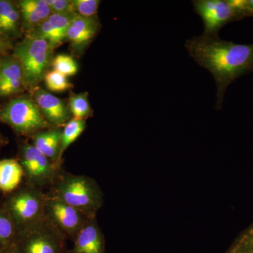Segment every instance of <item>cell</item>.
Returning <instances> with one entry per match:
<instances>
[{
  "label": "cell",
  "instance_id": "cell-1",
  "mask_svg": "<svg viewBox=\"0 0 253 253\" xmlns=\"http://www.w3.org/2000/svg\"><path fill=\"white\" fill-rule=\"evenodd\" d=\"M191 57L212 74L217 85L215 109L221 110L228 86L253 72V44H236L218 37L202 35L185 43Z\"/></svg>",
  "mask_w": 253,
  "mask_h": 253
},
{
  "label": "cell",
  "instance_id": "cell-2",
  "mask_svg": "<svg viewBox=\"0 0 253 253\" xmlns=\"http://www.w3.org/2000/svg\"><path fill=\"white\" fill-rule=\"evenodd\" d=\"M47 194L91 218L96 217L104 201V193L94 179L62 171Z\"/></svg>",
  "mask_w": 253,
  "mask_h": 253
},
{
  "label": "cell",
  "instance_id": "cell-3",
  "mask_svg": "<svg viewBox=\"0 0 253 253\" xmlns=\"http://www.w3.org/2000/svg\"><path fill=\"white\" fill-rule=\"evenodd\" d=\"M45 201L46 193L24 182L7 196L1 207L9 213L20 234L44 219Z\"/></svg>",
  "mask_w": 253,
  "mask_h": 253
},
{
  "label": "cell",
  "instance_id": "cell-4",
  "mask_svg": "<svg viewBox=\"0 0 253 253\" xmlns=\"http://www.w3.org/2000/svg\"><path fill=\"white\" fill-rule=\"evenodd\" d=\"M53 50L45 40L30 33L16 44L13 56L22 66L25 87L33 89L44 79L54 59Z\"/></svg>",
  "mask_w": 253,
  "mask_h": 253
},
{
  "label": "cell",
  "instance_id": "cell-5",
  "mask_svg": "<svg viewBox=\"0 0 253 253\" xmlns=\"http://www.w3.org/2000/svg\"><path fill=\"white\" fill-rule=\"evenodd\" d=\"M192 2L195 12L204 22V36L218 37L225 25L249 17L244 0H194Z\"/></svg>",
  "mask_w": 253,
  "mask_h": 253
},
{
  "label": "cell",
  "instance_id": "cell-6",
  "mask_svg": "<svg viewBox=\"0 0 253 253\" xmlns=\"http://www.w3.org/2000/svg\"><path fill=\"white\" fill-rule=\"evenodd\" d=\"M0 121L21 135H33L53 127L42 114L34 100L21 96L10 101L0 111Z\"/></svg>",
  "mask_w": 253,
  "mask_h": 253
},
{
  "label": "cell",
  "instance_id": "cell-7",
  "mask_svg": "<svg viewBox=\"0 0 253 253\" xmlns=\"http://www.w3.org/2000/svg\"><path fill=\"white\" fill-rule=\"evenodd\" d=\"M66 239L46 217L20 233L14 253H68Z\"/></svg>",
  "mask_w": 253,
  "mask_h": 253
},
{
  "label": "cell",
  "instance_id": "cell-8",
  "mask_svg": "<svg viewBox=\"0 0 253 253\" xmlns=\"http://www.w3.org/2000/svg\"><path fill=\"white\" fill-rule=\"evenodd\" d=\"M17 160L23 169L24 182L41 190L52 186L61 171V166L28 143L20 145Z\"/></svg>",
  "mask_w": 253,
  "mask_h": 253
},
{
  "label": "cell",
  "instance_id": "cell-9",
  "mask_svg": "<svg viewBox=\"0 0 253 253\" xmlns=\"http://www.w3.org/2000/svg\"><path fill=\"white\" fill-rule=\"evenodd\" d=\"M45 217L64 236L73 241L89 218L79 210L46 193Z\"/></svg>",
  "mask_w": 253,
  "mask_h": 253
},
{
  "label": "cell",
  "instance_id": "cell-10",
  "mask_svg": "<svg viewBox=\"0 0 253 253\" xmlns=\"http://www.w3.org/2000/svg\"><path fill=\"white\" fill-rule=\"evenodd\" d=\"M32 91L38 109L51 126L61 128L67 124L71 115L68 105L40 86Z\"/></svg>",
  "mask_w": 253,
  "mask_h": 253
},
{
  "label": "cell",
  "instance_id": "cell-11",
  "mask_svg": "<svg viewBox=\"0 0 253 253\" xmlns=\"http://www.w3.org/2000/svg\"><path fill=\"white\" fill-rule=\"evenodd\" d=\"M73 242L68 253H106L104 234L96 217L88 219Z\"/></svg>",
  "mask_w": 253,
  "mask_h": 253
},
{
  "label": "cell",
  "instance_id": "cell-12",
  "mask_svg": "<svg viewBox=\"0 0 253 253\" xmlns=\"http://www.w3.org/2000/svg\"><path fill=\"white\" fill-rule=\"evenodd\" d=\"M99 27L97 18H84L76 14L68 28L66 41L74 51L82 52L94 39Z\"/></svg>",
  "mask_w": 253,
  "mask_h": 253
},
{
  "label": "cell",
  "instance_id": "cell-13",
  "mask_svg": "<svg viewBox=\"0 0 253 253\" xmlns=\"http://www.w3.org/2000/svg\"><path fill=\"white\" fill-rule=\"evenodd\" d=\"M25 87L22 66L14 56L0 60V96H10Z\"/></svg>",
  "mask_w": 253,
  "mask_h": 253
},
{
  "label": "cell",
  "instance_id": "cell-14",
  "mask_svg": "<svg viewBox=\"0 0 253 253\" xmlns=\"http://www.w3.org/2000/svg\"><path fill=\"white\" fill-rule=\"evenodd\" d=\"M62 129L59 127L49 128L35 133L32 135L33 144L42 154L46 156L51 162L61 166L60 145Z\"/></svg>",
  "mask_w": 253,
  "mask_h": 253
},
{
  "label": "cell",
  "instance_id": "cell-15",
  "mask_svg": "<svg viewBox=\"0 0 253 253\" xmlns=\"http://www.w3.org/2000/svg\"><path fill=\"white\" fill-rule=\"evenodd\" d=\"M24 174L17 159L0 161V191L4 194L14 192L22 184Z\"/></svg>",
  "mask_w": 253,
  "mask_h": 253
},
{
  "label": "cell",
  "instance_id": "cell-16",
  "mask_svg": "<svg viewBox=\"0 0 253 253\" xmlns=\"http://www.w3.org/2000/svg\"><path fill=\"white\" fill-rule=\"evenodd\" d=\"M19 233L14 221L6 212L0 207V251L14 253Z\"/></svg>",
  "mask_w": 253,
  "mask_h": 253
},
{
  "label": "cell",
  "instance_id": "cell-17",
  "mask_svg": "<svg viewBox=\"0 0 253 253\" xmlns=\"http://www.w3.org/2000/svg\"><path fill=\"white\" fill-rule=\"evenodd\" d=\"M86 128L85 121L73 118L70 120L62 129L61 145H60V161L68 148L81 135Z\"/></svg>",
  "mask_w": 253,
  "mask_h": 253
},
{
  "label": "cell",
  "instance_id": "cell-18",
  "mask_svg": "<svg viewBox=\"0 0 253 253\" xmlns=\"http://www.w3.org/2000/svg\"><path fill=\"white\" fill-rule=\"evenodd\" d=\"M68 107L75 118L84 120L89 117L91 111L87 92L71 95L68 102Z\"/></svg>",
  "mask_w": 253,
  "mask_h": 253
},
{
  "label": "cell",
  "instance_id": "cell-19",
  "mask_svg": "<svg viewBox=\"0 0 253 253\" xmlns=\"http://www.w3.org/2000/svg\"><path fill=\"white\" fill-rule=\"evenodd\" d=\"M224 253H253V222L236 238Z\"/></svg>",
  "mask_w": 253,
  "mask_h": 253
},
{
  "label": "cell",
  "instance_id": "cell-20",
  "mask_svg": "<svg viewBox=\"0 0 253 253\" xmlns=\"http://www.w3.org/2000/svg\"><path fill=\"white\" fill-rule=\"evenodd\" d=\"M29 33L45 40L52 46L53 49L58 47L65 41L56 28L48 20L42 23L36 29L29 32Z\"/></svg>",
  "mask_w": 253,
  "mask_h": 253
},
{
  "label": "cell",
  "instance_id": "cell-21",
  "mask_svg": "<svg viewBox=\"0 0 253 253\" xmlns=\"http://www.w3.org/2000/svg\"><path fill=\"white\" fill-rule=\"evenodd\" d=\"M20 20L21 12L18 6L15 5L0 26V34L9 38L18 36L20 33Z\"/></svg>",
  "mask_w": 253,
  "mask_h": 253
},
{
  "label": "cell",
  "instance_id": "cell-22",
  "mask_svg": "<svg viewBox=\"0 0 253 253\" xmlns=\"http://www.w3.org/2000/svg\"><path fill=\"white\" fill-rule=\"evenodd\" d=\"M46 88L54 92H62L73 88V84L70 83L66 76L53 71H48L44 78Z\"/></svg>",
  "mask_w": 253,
  "mask_h": 253
},
{
  "label": "cell",
  "instance_id": "cell-23",
  "mask_svg": "<svg viewBox=\"0 0 253 253\" xmlns=\"http://www.w3.org/2000/svg\"><path fill=\"white\" fill-rule=\"evenodd\" d=\"M53 68L54 71H57L66 76H73L78 72L77 63L73 59L72 56L67 54H59L53 59Z\"/></svg>",
  "mask_w": 253,
  "mask_h": 253
},
{
  "label": "cell",
  "instance_id": "cell-24",
  "mask_svg": "<svg viewBox=\"0 0 253 253\" xmlns=\"http://www.w3.org/2000/svg\"><path fill=\"white\" fill-rule=\"evenodd\" d=\"M73 9L78 16L93 18L97 14L101 1L99 0H72Z\"/></svg>",
  "mask_w": 253,
  "mask_h": 253
},
{
  "label": "cell",
  "instance_id": "cell-25",
  "mask_svg": "<svg viewBox=\"0 0 253 253\" xmlns=\"http://www.w3.org/2000/svg\"><path fill=\"white\" fill-rule=\"evenodd\" d=\"M76 15V14H51L47 20L56 28L61 38L66 41L68 28Z\"/></svg>",
  "mask_w": 253,
  "mask_h": 253
},
{
  "label": "cell",
  "instance_id": "cell-26",
  "mask_svg": "<svg viewBox=\"0 0 253 253\" xmlns=\"http://www.w3.org/2000/svg\"><path fill=\"white\" fill-rule=\"evenodd\" d=\"M22 1L23 4L35 11L43 21H45L51 16V9L45 0H23Z\"/></svg>",
  "mask_w": 253,
  "mask_h": 253
},
{
  "label": "cell",
  "instance_id": "cell-27",
  "mask_svg": "<svg viewBox=\"0 0 253 253\" xmlns=\"http://www.w3.org/2000/svg\"><path fill=\"white\" fill-rule=\"evenodd\" d=\"M51 14H76L72 0H45Z\"/></svg>",
  "mask_w": 253,
  "mask_h": 253
},
{
  "label": "cell",
  "instance_id": "cell-28",
  "mask_svg": "<svg viewBox=\"0 0 253 253\" xmlns=\"http://www.w3.org/2000/svg\"><path fill=\"white\" fill-rule=\"evenodd\" d=\"M12 48L11 41L7 37L0 34V56H4Z\"/></svg>",
  "mask_w": 253,
  "mask_h": 253
},
{
  "label": "cell",
  "instance_id": "cell-29",
  "mask_svg": "<svg viewBox=\"0 0 253 253\" xmlns=\"http://www.w3.org/2000/svg\"><path fill=\"white\" fill-rule=\"evenodd\" d=\"M245 7L249 17L253 16V0H245Z\"/></svg>",
  "mask_w": 253,
  "mask_h": 253
},
{
  "label": "cell",
  "instance_id": "cell-30",
  "mask_svg": "<svg viewBox=\"0 0 253 253\" xmlns=\"http://www.w3.org/2000/svg\"><path fill=\"white\" fill-rule=\"evenodd\" d=\"M6 144V141H5V139L3 137V136L1 135V133H0V146H2Z\"/></svg>",
  "mask_w": 253,
  "mask_h": 253
},
{
  "label": "cell",
  "instance_id": "cell-31",
  "mask_svg": "<svg viewBox=\"0 0 253 253\" xmlns=\"http://www.w3.org/2000/svg\"><path fill=\"white\" fill-rule=\"evenodd\" d=\"M0 253H12L6 252V251H0Z\"/></svg>",
  "mask_w": 253,
  "mask_h": 253
}]
</instances>
